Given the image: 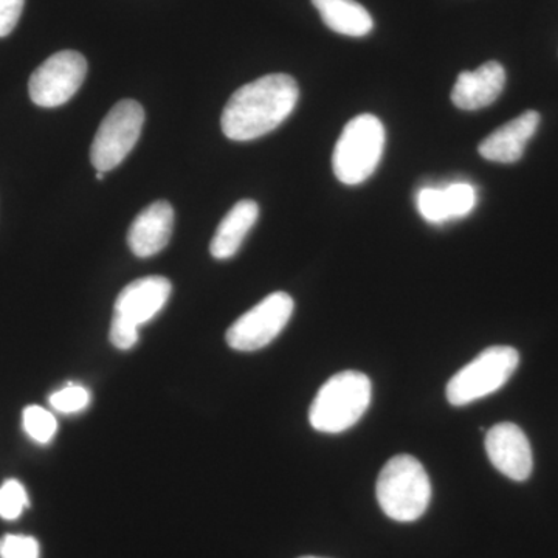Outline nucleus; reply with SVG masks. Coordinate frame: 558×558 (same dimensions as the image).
<instances>
[{
	"mask_svg": "<svg viewBox=\"0 0 558 558\" xmlns=\"http://www.w3.org/2000/svg\"><path fill=\"white\" fill-rule=\"evenodd\" d=\"M486 451L495 469L513 481H526L534 469L531 444L523 429L512 422H501L488 429Z\"/></svg>",
	"mask_w": 558,
	"mask_h": 558,
	"instance_id": "9",
	"label": "nucleus"
},
{
	"mask_svg": "<svg viewBox=\"0 0 558 558\" xmlns=\"http://www.w3.org/2000/svg\"><path fill=\"white\" fill-rule=\"evenodd\" d=\"M25 433L39 444H49L58 432L57 417L49 410L38 405H28L22 413Z\"/></svg>",
	"mask_w": 558,
	"mask_h": 558,
	"instance_id": "16",
	"label": "nucleus"
},
{
	"mask_svg": "<svg viewBox=\"0 0 558 558\" xmlns=\"http://www.w3.org/2000/svg\"><path fill=\"white\" fill-rule=\"evenodd\" d=\"M174 230V208L170 202H154L132 222L128 233L131 252L138 258H150L167 247Z\"/></svg>",
	"mask_w": 558,
	"mask_h": 558,
	"instance_id": "11",
	"label": "nucleus"
},
{
	"mask_svg": "<svg viewBox=\"0 0 558 558\" xmlns=\"http://www.w3.org/2000/svg\"><path fill=\"white\" fill-rule=\"evenodd\" d=\"M312 5L330 31L339 35L363 38L373 32V17L355 0H312Z\"/></svg>",
	"mask_w": 558,
	"mask_h": 558,
	"instance_id": "15",
	"label": "nucleus"
},
{
	"mask_svg": "<svg viewBox=\"0 0 558 558\" xmlns=\"http://www.w3.org/2000/svg\"><path fill=\"white\" fill-rule=\"evenodd\" d=\"M418 215L429 223H444L450 220L444 189H424L417 194Z\"/></svg>",
	"mask_w": 558,
	"mask_h": 558,
	"instance_id": "19",
	"label": "nucleus"
},
{
	"mask_svg": "<svg viewBox=\"0 0 558 558\" xmlns=\"http://www.w3.org/2000/svg\"><path fill=\"white\" fill-rule=\"evenodd\" d=\"M376 494L385 515L400 523H411L427 510L432 483L416 458L399 454L389 459L381 469Z\"/></svg>",
	"mask_w": 558,
	"mask_h": 558,
	"instance_id": "3",
	"label": "nucleus"
},
{
	"mask_svg": "<svg viewBox=\"0 0 558 558\" xmlns=\"http://www.w3.org/2000/svg\"><path fill=\"white\" fill-rule=\"evenodd\" d=\"M87 75V61L78 51L51 54L32 73L28 92L39 108H58L73 98Z\"/></svg>",
	"mask_w": 558,
	"mask_h": 558,
	"instance_id": "8",
	"label": "nucleus"
},
{
	"mask_svg": "<svg viewBox=\"0 0 558 558\" xmlns=\"http://www.w3.org/2000/svg\"><path fill=\"white\" fill-rule=\"evenodd\" d=\"M539 113L526 110L492 132L480 145V156L497 163H515L523 157L529 140L538 130Z\"/></svg>",
	"mask_w": 558,
	"mask_h": 558,
	"instance_id": "13",
	"label": "nucleus"
},
{
	"mask_svg": "<svg viewBox=\"0 0 558 558\" xmlns=\"http://www.w3.org/2000/svg\"><path fill=\"white\" fill-rule=\"evenodd\" d=\"M105 174L106 172L97 171V175H95V178H97V180H102L105 179Z\"/></svg>",
	"mask_w": 558,
	"mask_h": 558,
	"instance_id": "23",
	"label": "nucleus"
},
{
	"mask_svg": "<svg viewBox=\"0 0 558 558\" xmlns=\"http://www.w3.org/2000/svg\"><path fill=\"white\" fill-rule=\"evenodd\" d=\"M505 86V68L498 61H488L473 72L459 73L451 101L462 110L487 108L498 100Z\"/></svg>",
	"mask_w": 558,
	"mask_h": 558,
	"instance_id": "12",
	"label": "nucleus"
},
{
	"mask_svg": "<svg viewBox=\"0 0 558 558\" xmlns=\"http://www.w3.org/2000/svg\"><path fill=\"white\" fill-rule=\"evenodd\" d=\"M385 143L384 123L376 116L355 117L347 123L333 149V174L344 185L366 182L379 167Z\"/></svg>",
	"mask_w": 558,
	"mask_h": 558,
	"instance_id": "4",
	"label": "nucleus"
},
{
	"mask_svg": "<svg viewBox=\"0 0 558 558\" xmlns=\"http://www.w3.org/2000/svg\"><path fill=\"white\" fill-rule=\"evenodd\" d=\"M90 391L81 385L69 384L68 387L50 396V405L62 414H75L86 410L90 403Z\"/></svg>",
	"mask_w": 558,
	"mask_h": 558,
	"instance_id": "20",
	"label": "nucleus"
},
{
	"mask_svg": "<svg viewBox=\"0 0 558 558\" xmlns=\"http://www.w3.org/2000/svg\"><path fill=\"white\" fill-rule=\"evenodd\" d=\"M444 193H446L450 220L469 216L476 207V201H478L475 186L468 182L450 183L449 186H444Z\"/></svg>",
	"mask_w": 558,
	"mask_h": 558,
	"instance_id": "18",
	"label": "nucleus"
},
{
	"mask_svg": "<svg viewBox=\"0 0 558 558\" xmlns=\"http://www.w3.org/2000/svg\"><path fill=\"white\" fill-rule=\"evenodd\" d=\"M520 354L510 347H492L481 352L447 385V399L453 407H464L494 395L508 384L519 368Z\"/></svg>",
	"mask_w": 558,
	"mask_h": 558,
	"instance_id": "5",
	"label": "nucleus"
},
{
	"mask_svg": "<svg viewBox=\"0 0 558 558\" xmlns=\"http://www.w3.org/2000/svg\"><path fill=\"white\" fill-rule=\"evenodd\" d=\"M145 124V110L134 100H121L109 110L95 135L90 160L95 170H116L137 145Z\"/></svg>",
	"mask_w": 558,
	"mask_h": 558,
	"instance_id": "6",
	"label": "nucleus"
},
{
	"mask_svg": "<svg viewBox=\"0 0 558 558\" xmlns=\"http://www.w3.org/2000/svg\"><path fill=\"white\" fill-rule=\"evenodd\" d=\"M259 218V207L255 201L244 199L238 202L233 208L227 213L226 218L219 223L213 238L209 252L213 258L229 259L240 252L242 242L250 233Z\"/></svg>",
	"mask_w": 558,
	"mask_h": 558,
	"instance_id": "14",
	"label": "nucleus"
},
{
	"mask_svg": "<svg viewBox=\"0 0 558 558\" xmlns=\"http://www.w3.org/2000/svg\"><path fill=\"white\" fill-rule=\"evenodd\" d=\"M296 81L286 73H270L244 84L231 95L220 126L227 138L250 142L264 137L288 120L299 102Z\"/></svg>",
	"mask_w": 558,
	"mask_h": 558,
	"instance_id": "1",
	"label": "nucleus"
},
{
	"mask_svg": "<svg viewBox=\"0 0 558 558\" xmlns=\"http://www.w3.org/2000/svg\"><path fill=\"white\" fill-rule=\"evenodd\" d=\"M301 558H319V557H301Z\"/></svg>",
	"mask_w": 558,
	"mask_h": 558,
	"instance_id": "24",
	"label": "nucleus"
},
{
	"mask_svg": "<svg viewBox=\"0 0 558 558\" xmlns=\"http://www.w3.org/2000/svg\"><path fill=\"white\" fill-rule=\"evenodd\" d=\"M172 286L163 277H146L121 290L113 307V319L140 329L163 310L170 300Z\"/></svg>",
	"mask_w": 558,
	"mask_h": 558,
	"instance_id": "10",
	"label": "nucleus"
},
{
	"mask_svg": "<svg viewBox=\"0 0 558 558\" xmlns=\"http://www.w3.org/2000/svg\"><path fill=\"white\" fill-rule=\"evenodd\" d=\"M0 558H39L38 539L7 534L0 538Z\"/></svg>",
	"mask_w": 558,
	"mask_h": 558,
	"instance_id": "21",
	"label": "nucleus"
},
{
	"mask_svg": "<svg viewBox=\"0 0 558 558\" xmlns=\"http://www.w3.org/2000/svg\"><path fill=\"white\" fill-rule=\"evenodd\" d=\"M373 385L359 371H343L330 377L315 396L310 410L312 427L339 435L354 427L371 405Z\"/></svg>",
	"mask_w": 558,
	"mask_h": 558,
	"instance_id": "2",
	"label": "nucleus"
},
{
	"mask_svg": "<svg viewBox=\"0 0 558 558\" xmlns=\"http://www.w3.org/2000/svg\"><path fill=\"white\" fill-rule=\"evenodd\" d=\"M28 506H31V499L21 481L7 480L0 486V519L17 520Z\"/></svg>",
	"mask_w": 558,
	"mask_h": 558,
	"instance_id": "17",
	"label": "nucleus"
},
{
	"mask_svg": "<svg viewBox=\"0 0 558 558\" xmlns=\"http://www.w3.org/2000/svg\"><path fill=\"white\" fill-rule=\"evenodd\" d=\"M25 0H0V38H7L16 28Z\"/></svg>",
	"mask_w": 558,
	"mask_h": 558,
	"instance_id": "22",
	"label": "nucleus"
},
{
	"mask_svg": "<svg viewBox=\"0 0 558 558\" xmlns=\"http://www.w3.org/2000/svg\"><path fill=\"white\" fill-rule=\"evenodd\" d=\"M293 307L295 303L289 293H270L230 326L227 343L234 351L241 352L266 348L288 326Z\"/></svg>",
	"mask_w": 558,
	"mask_h": 558,
	"instance_id": "7",
	"label": "nucleus"
}]
</instances>
